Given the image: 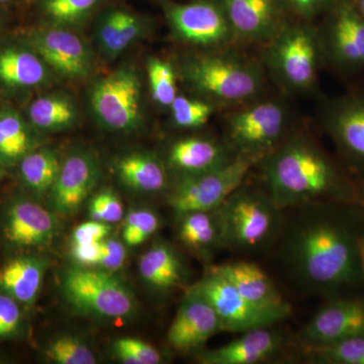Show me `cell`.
<instances>
[{"mask_svg":"<svg viewBox=\"0 0 364 364\" xmlns=\"http://www.w3.org/2000/svg\"><path fill=\"white\" fill-rule=\"evenodd\" d=\"M294 210L298 213L284 221L279 239L282 263L296 284L324 299L363 291L360 205L316 203Z\"/></svg>","mask_w":364,"mask_h":364,"instance_id":"1","label":"cell"},{"mask_svg":"<svg viewBox=\"0 0 364 364\" xmlns=\"http://www.w3.org/2000/svg\"><path fill=\"white\" fill-rule=\"evenodd\" d=\"M254 167L282 210L316 203L360 205L358 179L305 133L294 131Z\"/></svg>","mask_w":364,"mask_h":364,"instance_id":"2","label":"cell"},{"mask_svg":"<svg viewBox=\"0 0 364 364\" xmlns=\"http://www.w3.org/2000/svg\"><path fill=\"white\" fill-rule=\"evenodd\" d=\"M176 68L193 95L220 109H235L267 95V74L262 63L235 46L188 53Z\"/></svg>","mask_w":364,"mask_h":364,"instance_id":"3","label":"cell"},{"mask_svg":"<svg viewBox=\"0 0 364 364\" xmlns=\"http://www.w3.org/2000/svg\"><path fill=\"white\" fill-rule=\"evenodd\" d=\"M263 48L261 63L284 95L317 91L325 65L316 21L293 18Z\"/></svg>","mask_w":364,"mask_h":364,"instance_id":"4","label":"cell"},{"mask_svg":"<svg viewBox=\"0 0 364 364\" xmlns=\"http://www.w3.org/2000/svg\"><path fill=\"white\" fill-rule=\"evenodd\" d=\"M293 112L284 97L264 95L230 109L224 140L235 156L256 164L293 133Z\"/></svg>","mask_w":364,"mask_h":364,"instance_id":"5","label":"cell"},{"mask_svg":"<svg viewBox=\"0 0 364 364\" xmlns=\"http://www.w3.org/2000/svg\"><path fill=\"white\" fill-rule=\"evenodd\" d=\"M226 248L258 251L279 239L284 226V210L267 189L241 186L217 210Z\"/></svg>","mask_w":364,"mask_h":364,"instance_id":"6","label":"cell"},{"mask_svg":"<svg viewBox=\"0 0 364 364\" xmlns=\"http://www.w3.org/2000/svg\"><path fill=\"white\" fill-rule=\"evenodd\" d=\"M60 289L69 306L87 317L122 320L135 313V299L128 287L100 268L73 263L62 270Z\"/></svg>","mask_w":364,"mask_h":364,"instance_id":"7","label":"cell"},{"mask_svg":"<svg viewBox=\"0 0 364 364\" xmlns=\"http://www.w3.org/2000/svg\"><path fill=\"white\" fill-rule=\"evenodd\" d=\"M142 83L140 73L129 65L95 79L88 100L98 126L119 135L140 131L145 123Z\"/></svg>","mask_w":364,"mask_h":364,"instance_id":"8","label":"cell"},{"mask_svg":"<svg viewBox=\"0 0 364 364\" xmlns=\"http://www.w3.org/2000/svg\"><path fill=\"white\" fill-rule=\"evenodd\" d=\"M325 68L347 80L364 78V18L352 0H333L317 23Z\"/></svg>","mask_w":364,"mask_h":364,"instance_id":"9","label":"cell"},{"mask_svg":"<svg viewBox=\"0 0 364 364\" xmlns=\"http://www.w3.org/2000/svg\"><path fill=\"white\" fill-rule=\"evenodd\" d=\"M318 122L337 157L355 178L364 181V82L321 100Z\"/></svg>","mask_w":364,"mask_h":364,"instance_id":"10","label":"cell"},{"mask_svg":"<svg viewBox=\"0 0 364 364\" xmlns=\"http://www.w3.org/2000/svg\"><path fill=\"white\" fill-rule=\"evenodd\" d=\"M159 4L176 42L196 51L238 44L219 0H191L186 4L159 0Z\"/></svg>","mask_w":364,"mask_h":364,"instance_id":"11","label":"cell"},{"mask_svg":"<svg viewBox=\"0 0 364 364\" xmlns=\"http://www.w3.org/2000/svg\"><path fill=\"white\" fill-rule=\"evenodd\" d=\"M254 163L235 157L219 168L170 182L167 203L176 215L218 210L237 188L243 186Z\"/></svg>","mask_w":364,"mask_h":364,"instance_id":"12","label":"cell"},{"mask_svg":"<svg viewBox=\"0 0 364 364\" xmlns=\"http://www.w3.org/2000/svg\"><path fill=\"white\" fill-rule=\"evenodd\" d=\"M189 289L214 309L224 332L243 333L272 327L286 320L277 314L265 312L251 305L215 267H210L205 277Z\"/></svg>","mask_w":364,"mask_h":364,"instance_id":"13","label":"cell"},{"mask_svg":"<svg viewBox=\"0 0 364 364\" xmlns=\"http://www.w3.org/2000/svg\"><path fill=\"white\" fill-rule=\"evenodd\" d=\"M0 225L6 240L20 249L48 247L60 232L58 215L26 193L4 203Z\"/></svg>","mask_w":364,"mask_h":364,"instance_id":"14","label":"cell"},{"mask_svg":"<svg viewBox=\"0 0 364 364\" xmlns=\"http://www.w3.org/2000/svg\"><path fill=\"white\" fill-rule=\"evenodd\" d=\"M28 44L42 57L55 75L80 81L92 74V50L74 30L54 26L40 28L30 33Z\"/></svg>","mask_w":364,"mask_h":364,"instance_id":"15","label":"cell"},{"mask_svg":"<svg viewBox=\"0 0 364 364\" xmlns=\"http://www.w3.org/2000/svg\"><path fill=\"white\" fill-rule=\"evenodd\" d=\"M102 178L97 155L87 149L71 151L62 159L58 176L48 200V208L61 217H73L92 196Z\"/></svg>","mask_w":364,"mask_h":364,"instance_id":"16","label":"cell"},{"mask_svg":"<svg viewBox=\"0 0 364 364\" xmlns=\"http://www.w3.org/2000/svg\"><path fill=\"white\" fill-rule=\"evenodd\" d=\"M364 333V293L325 299L324 305L299 333L301 346L330 343Z\"/></svg>","mask_w":364,"mask_h":364,"instance_id":"17","label":"cell"},{"mask_svg":"<svg viewBox=\"0 0 364 364\" xmlns=\"http://www.w3.org/2000/svg\"><path fill=\"white\" fill-rule=\"evenodd\" d=\"M238 44L262 45L294 18L286 0H219Z\"/></svg>","mask_w":364,"mask_h":364,"instance_id":"18","label":"cell"},{"mask_svg":"<svg viewBox=\"0 0 364 364\" xmlns=\"http://www.w3.org/2000/svg\"><path fill=\"white\" fill-rule=\"evenodd\" d=\"M170 182L219 168L234 159L226 141L213 136L189 135L173 139L161 155Z\"/></svg>","mask_w":364,"mask_h":364,"instance_id":"19","label":"cell"},{"mask_svg":"<svg viewBox=\"0 0 364 364\" xmlns=\"http://www.w3.org/2000/svg\"><path fill=\"white\" fill-rule=\"evenodd\" d=\"M221 332H224L221 321L214 309L188 287L169 326L167 342L170 347L184 354L198 351Z\"/></svg>","mask_w":364,"mask_h":364,"instance_id":"20","label":"cell"},{"mask_svg":"<svg viewBox=\"0 0 364 364\" xmlns=\"http://www.w3.org/2000/svg\"><path fill=\"white\" fill-rule=\"evenodd\" d=\"M248 303L260 310L289 317L291 308L264 270L247 261L215 267Z\"/></svg>","mask_w":364,"mask_h":364,"instance_id":"21","label":"cell"},{"mask_svg":"<svg viewBox=\"0 0 364 364\" xmlns=\"http://www.w3.org/2000/svg\"><path fill=\"white\" fill-rule=\"evenodd\" d=\"M284 345L279 333L270 327L242 333L240 337L218 348L203 350L198 361L203 364H256L274 358Z\"/></svg>","mask_w":364,"mask_h":364,"instance_id":"22","label":"cell"},{"mask_svg":"<svg viewBox=\"0 0 364 364\" xmlns=\"http://www.w3.org/2000/svg\"><path fill=\"white\" fill-rule=\"evenodd\" d=\"M54 72L30 45H0V82L13 90L49 86Z\"/></svg>","mask_w":364,"mask_h":364,"instance_id":"23","label":"cell"},{"mask_svg":"<svg viewBox=\"0 0 364 364\" xmlns=\"http://www.w3.org/2000/svg\"><path fill=\"white\" fill-rule=\"evenodd\" d=\"M114 171L119 183L141 195H158L168 191L170 176L161 155L135 151L117 158Z\"/></svg>","mask_w":364,"mask_h":364,"instance_id":"24","label":"cell"},{"mask_svg":"<svg viewBox=\"0 0 364 364\" xmlns=\"http://www.w3.org/2000/svg\"><path fill=\"white\" fill-rule=\"evenodd\" d=\"M176 232L184 247L210 261L225 246L219 215L215 210H196L176 215Z\"/></svg>","mask_w":364,"mask_h":364,"instance_id":"25","label":"cell"},{"mask_svg":"<svg viewBox=\"0 0 364 364\" xmlns=\"http://www.w3.org/2000/svg\"><path fill=\"white\" fill-rule=\"evenodd\" d=\"M139 273L152 291L167 294L183 284L188 272L173 246L157 241L141 255Z\"/></svg>","mask_w":364,"mask_h":364,"instance_id":"26","label":"cell"},{"mask_svg":"<svg viewBox=\"0 0 364 364\" xmlns=\"http://www.w3.org/2000/svg\"><path fill=\"white\" fill-rule=\"evenodd\" d=\"M48 261L37 255H21L0 268V291L21 306H32L44 282Z\"/></svg>","mask_w":364,"mask_h":364,"instance_id":"27","label":"cell"},{"mask_svg":"<svg viewBox=\"0 0 364 364\" xmlns=\"http://www.w3.org/2000/svg\"><path fill=\"white\" fill-rule=\"evenodd\" d=\"M45 145L44 134L13 109H0V162L6 168L18 166L28 153Z\"/></svg>","mask_w":364,"mask_h":364,"instance_id":"28","label":"cell"},{"mask_svg":"<svg viewBox=\"0 0 364 364\" xmlns=\"http://www.w3.org/2000/svg\"><path fill=\"white\" fill-rule=\"evenodd\" d=\"M79 117L75 100L68 93L56 91L36 98L28 107L26 119L40 133L55 134L75 128Z\"/></svg>","mask_w":364,"mask_h":364,"instance_id":"29","label":"cell"},{"mask_svg":"<svg viewBox=\"0 0 364 364\" xmlns=\"http://www.w3.org/2000/svg\"><path fill=\"white\" fill-rule=\"evenodd\" d=\"M62 158L57 150L43 145L18 163V177L26 193L46 203L58 176Z\"/></svg>","mask_w":364,"mask_h":364,"instance_id":"30","label":"cell"},{"mask_svg":"<svg viewBox=\"0 0 364 364\" xmlns=\"http://www.w3.org/2000/svg\"><path fill=\"white\" fill-rule=\"evenodd\" d=\"M306 361L316 364H364V333L320 345H305Z\"/></svg>","mask_w":364,"mask_h":364,"instance_id":"31","label":"cell"},{"mask_svg":"<svg viewBox=\"0 0 364 364\" xmlns=\"http://www.w3.org/2000/svg\"><path fill=\"white\" fill-rule=\"evenodd\" d=\"M219 107L196 95H178L170 105V124L178 130H198L207 126Z\"/></svg>","mask_w":364,"mask_h":364,"instance_id":"32","label":"cell"},{"mask_svg":"<svg viewBox=\"0 0 364 364\" xmlns=\"http://www.w3.org/2000/svg\"><path fill=\"white\" fill-rule=\"evenodd\" d=\"M102 0H41V11L49 26L70 28L85 23Z\"/></svg>","mask_w":364,"mask_h":364,"instance_id":"33","label":"cell"},{"mask_svg":"<svg viewBox=\"0 0 364 364\" xmlns=\"http://www.w3.org/2000/svg\"><path fill=\"white\" fill-rule=\"evenodd\" d=\"M151 98L159 107L168 109L178 95L177 68L168 60L151 56L146 64Z\"/></svg>","mask_w":364,"mask_h":364,"instance_id":"34","label":"cell"},{"mask_svg":"<svg viewBox=\"0 0 364 364\" xmlns=\"http://www.w3.org/2000/svg\"><path fill=\"white\" fill-rule=\"evenodd\" d=\"M46 358L57 364H95L97 358L83 340L64 334L49 342L44 350Z\"/></svg>","mask_w":364,"mask_h":364,"instance_id":"35","label":"cell"},{"mask_svg":"<svg viewBox=\"0 0 364 364\" xmlns=\"http://www.w3.org/2000/svg\"><path fill=\"white\" fill-rule=\"evenodd\" d=\"M161 219L154 210L147 208H134L123 219L122 240L127 247H136L157 233Z\"/></svg>","mask_w":364,"mask_h":364,"instance_id":"36","label":"cell"},{"mask_svg":"<svg viewBox=\"0 0 364 364\" xmlns=\"http://www.w3.org/2000/svg\"><path fill=\"white\" fill-rule=\"evenodd\" d=\"M151 28L152 25L145 16L124 9L119 30L107 59L112 61L119 58L124 52L128 51L132 46L147 37Z\"/></svg>","mask_w":364,"mask_h":364,"instance_id":"37","label":"cell"},{"mask_svg":"<svg viewBox=\"0 0 364 364\" xmlns=\"http://www.w3.org/2000/svg\"><path fill=\"white\" fill-rule=\"evenodd\" d=\"M112 354L124 364H160L161 352L142 339L122 337L112 343Z\"/></svg>","mask_w":364,"mask_h":364,"instance_id":"38","label":"cell"},{"mask_svg":"<svg viewBox=\"0 0 364 364\" xmlns=\"http://www.w3.org/2000/svg\"><path fill=\"white\" fill-rule=\"evenodd\" d=\"M88 215L95 221L114 225L123 221L124 208L121 198L111 188H104L93 193L88 203Z\"/></svg>","mask_w":364,"mask_h":364,"instance_id":"39","label":"cell"},{"mask_svg":"<svg viewBox=\"0 0 364 364\" xmlns=\"http://www.w3.org/2000/svg\"><path fill=\"white\" fill-rule=\"evenodd\" d=\"M23 325L21 305L11 296L0 291V339L18 336Z\"/></svg>","mask_w":364,"mask_h":364,"instance_id":"40","label":"cell"},{"mask_svg":"<svg viewBox=\"0 0 364 364\" xmlns=\"http://www.w3.org/2000/svg\"><path fill=\"white\" fill-rule=\"evenodd\" d=\"M127 245L123 240L109 237L100 241L98 249V259L97 267L105 272L114 273L121 269L126 262Z\"/></svg>","mask_w":364,"mask_h":364,"instance_id":"41","label":"cell"},{"mask_svg":"<svg viewBox=\"0 0 364 364\" xmlns=\"http://www.w3.org/2000/svg\"><path fill=\"white\" fill-rule=\"evenodd\" d=\"M112 225L95 221L83 222L75 228L71 237V244L74 245H90L104 240L112 233Z\"/></svg>","mask_w":364,"mask_h":364,"instance_id":"42","label":"cell"},{"mask_svg":"<svg viewBox=\"0 0 364 364\" xmlns=\"http://www.w3.org/2000/svg\"><path fill=\"white\" fill-rule=\"evenodd\" d=\"M333 0H286L294 18L316 21L325 13Z\"/></svg>","mask_w":364,"mask_h":364,"instance_id":"43","label":"cell"},{"mask_svg":"<svg viewBox=\"0 0 364 364\" xmlns=\"http://www.w3.org/2000/svg\"><path fill=\"white\" fill-rule=\"evenodd\" d=\"M358 181L359 188V196H360V205H360L361 208H363L364 212V181H360V179H358Z\"/></svg>","mask_w":364,"mask_h":364,"instance_id":"44","label":"cell"},{"mask_svg":"<svg viewBox=\"0 0 364 364\" xmlns=\"http://www.w3.org/2000/svg\"><path fill=\"white\" fill-rule=\"evenodd\" d=\"M352 1H353L354 6H356L359 13L363 14L364 18V0H352Z\"/></svg>","mask_w":364,"mask_h":364,"instance_id":"45","label":"cell"},{"mask_svg":"<svg viewBox=\"0 0 364 364\" xmlns=\"http://www.w3.org/2000/svg\"><path fill=\"white\" fill-rule=\"evenodd\" d=\"M360 259L361 264H363V272H364V236L361 238L360 241Z\"/></svg>","mask_w":364,"mask_h":364,"instance_id":"46","label":"cell"},{"mask_svg":"<svg viewBox=\"0 0 364 364\" xmlns=\"http://www.w3.org/2000/svg\"><path fill=\"white\" fill-rule=\"evenodd\" d=\"M4 172H6V167L0 162V183H1L2 179H4Z\"/></svg>","mask_w":364,"mask_h":364,"instance_id":"47","label":"cell"},{"mask_svg":"<svg viewBox=\"0 0 364 364\" xmlns=\"http://www.w3.org/2000/svg\"><path fill=\"white\" fill-rule=\"evenodd\" d=\"M14 1V0H0V4H9V2Z\"/></svg>","mask_w":364,"mask_h":364,"instance_id":"48","label":"cell"}]
</instances>
